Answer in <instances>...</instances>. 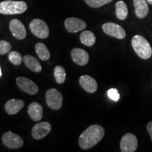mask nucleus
<instances>
[{"label":"nucleus","mask_w":152,"mask_h":152,"mask_svg":"<svg viewBox=\"0 0 152 152\" xmlns=\"http://www.w3.org/2000/svg\"><path fill=\"white\" fill-rule=\"evenodd\" d=\"M105 131L99 125H92L80 136L78 144L83 149H89L98 144L104 137Z\"/></svg>","instance_id":"obj_1"},{"label":"nucleus","mask_w":152,"mask_h":152,"mask_svg":"<svg viewBox=\"0 0 152 152\" xmlns=\"http://www.w3.org/2000/svg\"><path fill=\"white\" fill-rule=\"evenodd\" d=\"M132 47L136 54L142 59H148L152 55L150 44L141 35H134L132 39Z\"/></svg>","instance_id":"obj_2"},{"label":"nucleus","mask_w":152,"mask_h":152,"mask_svg":"<svg viewBox=\"0 0 152 152\" xmlns=\"http://www.w3.org/2000/svg\"><path fill=\"white\" fill-rule=\"evenodd\" d=\"M28 6L23 1L6 0L0 3V14L4 15L20 14L27 10Z\"/></svg>","instance_id":"obj_3"},{"label":"nucleus","mask_w":152,"mask_h":152,"mask_svg":"<svg viewBox=\"0 0 152 152\" xmlns=\"http://www.w3.org/2000/svg\"><path fill=\"white\" fill-rule=\"evenodd\" d=\"M30 30L36 37L45 39L49 35V30L46 23L39 18L33 19L30 23Z\"/></svg>","instance_id":"obj_4"},{"label":"nucleus","mask_w":152,"mask_h":152,"mask_svg":"<svg viewBox=\"0 0 152 152\" xmlns=\"http://www.w3.org/2000/svg\"><path fill=\"white\" fill-rule=\"evenodd\" d=\"M45 98L47 105L51 109L59 110L62 107L63 96L56 89L52 88L47 90Z\"/></svg>","instance_id":"obj_5"},{"label":"nucleus","mask_w":152,"mask_h":152,"mask_svg":"<svg viewBox=\"0 0 152 152\" xmlns=\"http://www.w3.org/2000/svg\"><path fill=\"white\" fill-rule=\"evenodd\" d=\"M3 144L9 149H19L23 145L24 142L22 137L11 131L4 133L1 137Z\"/></svg>","instance_id":"obj_6"},{"label":"nucleus","mask_w":152,"mask_h":152,"mask_svg":"<svg viewBox=\"0 0 152 152\" xmlns=\"http://www.w3.org/2000/svg\"><path fill=\"white\" fill-rule=\"evenodd\" d=\"M121 150L122 152H134L138 146L137 138L132 133H127L121 139Z\"/></svg>","instance_id":"obj_7"},{"label":"nucleus","mask_w":152,"mask_h":152,"mask_svg":"<svg viewBox=\"0 0 152 152\" xmlns=\"http://www.w3.org/2000/svg\"><path fill=\"white\" fill-rule=\"evenodd\" d=\"M102 30L106 34L117 39H123L126 37L125 30L119 25L113 23H106L102 26Z\"/></svg>","instance_id":"obj_8"},{"label":"nucleus","mask_w":152,"mask_h":152,"mask_svg":"<svg viewBox=\"0 0 152 152\" xmlns=\"http://www.w3.org/2000/svg\"><path fill=\"white\" fill-rule=\"evenodd\" d=\"M16 84L20 90L29 94L35 95L39 91L37 85L31 80L28 79L27 77H22V76L17 77Z\"/></svg>","instance_id":"obj_9"},{"label":"nucleus","mask_w":152,"mask_h":152,"mask_svg":"<svg viewBox=\"0 0 152 152\" xmlns=\"http://www.w3.org/2000/svg\"><path fill=\"white\" fill-rule=\"evenodd\" d=\"M66 29L67 31L71 33H75L77 32L85 29L87 27V24L84 20L81 19L72 17V18H66L64 22Z\"/></svg>","instance_id":"obj_10"},{"label":"nucleus","mask_w":152,"mask_h":152,"mask_svg":"<svg viewBox=\"0 0 152 152\" xmlns=\"http://www.w3.org/2000/svg\"><path fill=\"white\" fill-rule=\"evenodd\" d=\"M9 28H10L11 34L15 38L20 40L26 38L27 35L26 28L23 23L18 19H13L11 20L9 23Z\"/></svg>","instance_id":"obj_11"},{"label":"nucleus","mask_w":152,"mask_h":152,"mask_svg":"<svg viewBox=\"0 0 152 152\" xmlns=\"http://www.w3.org/2000/svg\"><path fill=\"white\" fill-rule=\"evenodd\" d=\"M52 130V126L47 122L39 123L32 129V137L35 140H41L46 137Z\"/></svg>","instance_id":"obj_12"},{"label":"nucleus","mask_w":152,"mask_h":152,"mask_svg":"<svg viewBox=\"0 0 152 152\" xmlns=\"http://www.w3.org/2000/svg\"><path fill=\"white\" fill-rule=\"evenodd\" d=\"M72 59L77 65L85 66L89 62L88 53L83 49L75 48L71 50V52Z\"/></svg>","instance_id":"obj_13"},{"label":"nucleus","mask_w":152,"mask_h":152,"mask_svg":"<svg viewBox=\"0 0 152 152\" xmlns=\"http://www.w3.org/2000/svg\"><path fill=\"white\" fill-rule=\"evenodd\" d=\"M79 83L83 89L88 93H94L97 90V83L96 80L90 75H82L79 79Z\"/></svg>","instance_id":"obj_14"},{"label":"nucleus","mask_w":152,"mask_h":152,"mask_svg":"<svg viewBox=\"0 0 152 152\" xmlns=\"http://www.w3.org/2000/svg\"><path fill=\"white\" fill-rule=\"evenodd\" d=\"M24 105L25 103L23 100L11 99L7 101L4 105V108L9 115H14L18 113L23 108Z\"/></svg>","instance_id":"obj_15"},{"label":"nucleus","mask_w":152,"mask_h":152,"mask_svg":"<svg viewBox=\"0 0 152 152\" xmlns=\"http://www.w3.org/2000/svg\"><path fill=\"white\" fill-rule=\"evenodd\" d=\"M28 113L34 121H40L43 115L42 106L37 102H33L28 106Z\"/></svg>","instance_id":"obj_16"},{"label":"nucleus","mask_w":152,"mask_h":152,"mask_svg":"<svg viewBox=\"0 0 152 152\" xmlns=\"http://www.w3.org/2000/svg\"><path fill=\"white\" fill-rule=\"evenodd\" d=\"M133 4L135 9L136 16L139 18H144L149 13V7L146 0H133Z\"/></svg>","instance_id":"obj_17"},{"label":"nucleus","mask_w":152,"mask_h":152,"mask_svg":"<svg viewBox=\"0 0 152 152\" xmlns=\"http://www.w3.org/2000/svg\"><path fill=\"white\" fill-rule=\"evenodd\" d=\"M23 62L26 67L30 71L35 72V73H39L42 71L40 63L34 56H30V55H26L23 56Z\"/></svg>","instance_id":"obj_18"},{"label":"nucleus","mask_w":152,"mask_h":152,"mask_svg":"<svg viewBox=\"0 0 152 152\" xmlns=\"http://www.w3.org/2000/svg\"><path fill=\"white\" fill-rule=\"evenodd\" d=\"M80 39L81 42L85 46L92 47L96 42V37L92 32L90 31V30H85L80 34Z\"/></svg>","instance_id":"obj_19"},{"label":"nucleus","mask_w":152,"mask_h":152,"mask_svg":"<svg viewBox=\"0 0 152 152\" xmlns=\"http://www.w3.org/2000/svg\"><path fill=\"white\" fill-rule=\"evenodd\" d=\"M115 14L120 20H125L128 14V9L126 4L123 1H118L115 4Z\"/></svg>","instance_id":"obj_20"},{"label":"nucleus","mask_w":152,"mask_h":152,"mask_svg":"<svg viewBox=\"0 0 152 152\" xmlns=\"http://www.w3.org/2000/svg\"><path fill=\"white\" fill-rule=\"evenodd\" d=\"M35 51L38 57L41 60L47 61L50 58V52L45 44L41 42L36 44Z\"/></svg>","instance_id":"obj_21"},{"label":"nucleus","mask_w":152,"mask_h":152,"mask_svg":"<svg viewBox=\"0 0 152 152\" xmlns=\"http://www.w3.org/2000/svg\"><path fill=\"white\" fill-rule=\"evenodd\" d=\"M54 75L56 83L58 84H63L66 80V70L61 66H57L55 67Z\"/></svg>","instance_id":"obj_22"},{"label":"nucleus","mask_w":152,"mask_h":152,"mask_svg":"<svg viewBox=\"0 0 152 152\" xmlns=\"http://www.w3.org/2000/svg\"><path fill=\"white\" fill-rule=\"evenodd\" d=\"M9 60L11 64H14L15 66L20 65L22 61H23V58L21 54L18 52H11L9 54L8 56Z\"/></svg>","instance_id":"obj_23"},{"label":"nucleus","mask_w":152,"mask_h":152,"mask_svg":"<svg viewBox=\"0 0 152 152\" xmlns=\"http://www.w3.org/2000/svg\"><path fill=\"white\" fill-rule=\"evenodd\" d=\"M84 1L89 7L92 8H99L110 3L113 0H84Z\"/></svg>","instance_id":"obj_24"},{"label":"nucleus","mask_w":152,"mask_h":152,"mask_svg":"<svg viewBox=\"0 0 152 152\" xmlns=\"http://www.w3.org/2000/svg\"><path fill=\"white\" fill-rule=\"evenodd\" d=\"M11 45L7 41L0 40V55H4L10 52Z\"/></svg>","instance_id":"obj_25"},{"label":"nucleus","mask_w":152,"mask_h":152,"mask_svg":"<svg viewBox=\"0 0 152 152\" xmlns=\"http://www.w3.org/2000/svg\"><path fill=\"white\" fill-rule=\"evenodd\" d=\"M107 94L109 97L111 99L115 101V102H118L120 99V94L118 93V91L115 88H111L108 90Z\"/></svg>","instance_id":"obj_26"},{"label":"nucleus","mask_w":152,"mask_h":152,"mask_svg":"<svg viewBox=\"0 0 152 152\" xmlns=\"http://www.w3.org/2000/svg\"><path fill=\"white\" fill-rule=\"evenodd\" d=\"M147 129L152 140V121H150V122L148 123L147 125Z\"/></svg>","instance_id":"obj_27"},{"label":"nucleus","mask_w":152,"mask_h":152,"mask_svg":"<svg viewBox=\"0 0 152 152\" xmlns=\"http://www.w3.org/2000/svg\"><path fill=\"white\" fill-rule=\"evenodd\" d=\"M147 1L150 4H152V0H147Z\"/></svg>","instance_id":"obj_28"},{"label":"nucleus","mask_w":152,"mask_h":152,"mask_svg":"<svg viewBox=\"0 0 152 152\" xmlns=\"http://www.w3.org/2000/svg\"><path fill=\"white\" fill-rule=\"evenodd\" d=\"M1 75H2V73H1V68H0V77H1Z\"/></svg>","instance_id":"obj_29"}]
</instances>
